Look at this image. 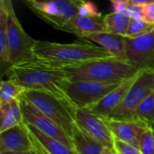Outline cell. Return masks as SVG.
Instances as JSON below:
<instances>
[{
    "label": "cell",
    "instance_id": "1",
    "mask_svg": "<svg viewBox=\"0 0 154 154\" xmlns=\"http://www.w3.org/2000/svg\"><path fill=\"white\" fill-rule=\"evenodd\" d=\"M7 74L25 90L46 92L68 100L66 91L70 80L64 68L34 58L11 66Z\"/></svg>",
    "mask_w": 154,
    "mask_h": 154
},
{
    "label": "cell",
    "instance_id": "2",
    "mask_svg": "<svg viewBox=\"0 0 154 154\" xmlns=\"http://www.w3.org/2000/svg\"><path fill=\"white\" fill-rule=\"evenodd\" d=\"M34 57L53 65L67 68L111 56L101 46L89 41L72 44H60L36 40L33 48Z\"/></svg>",
    "mask_w": 154,
    "mask_h": 154
},
{
    "label": "cell",
    "instance_id": "3",
    "mask_svg": "<svg viewBox=\"0 0 154 154\" xmlns=\"http://www.w3.org/2000/svg\"><path fill=\"white\" fill-rule=\"evenodd\" d=\"M70 82L96 81L106 83H122L140 71L126 60L116 57H107L93 60L80 65L64 68Z\"/></svg>",
    "mask_w": 154,
    "mask_h": 154
},
{
    "label": "cell",
    "instance_id": "4",
    "mask_svg": "<svg viewBox=\"0 0 154 154\" xmlns=\"http://www.w3.org/2000/svg\"><path fill=\"white\" fill-rule=\"evenodd\" d=\"M23 97L59 125L70 138L76 123L77 108L69 100L46 92L32 90H26Z\"/></svg>",
    "mask_w": 154,
    "mask_h": 154
},
{
    "label": "cell",
    "instance_id": "5",
    "mask_svg": "<svg viewBox=\"0 0 154 154\" xmlns=\"http://www.w3.org/2000/svg\"><path fill=\"white\" fill-rule=\"evenodd\" d=\"M153 92L154 68L141 70L121 103L106 118L120 121H134L136 109Z\"/></svg>",
    "mask_w": 154,
    "mask_h": 154
},
{
    "label": "cell",
    "instance_id": "6",
    "mask_svg": "<svg viewBox=\"0 0 154 154\" xmlns=\"http://www.w3.org/2000/svg\"><path fill=\"white\" fill-rule=\"evenodd\" d=\"M34 15L57 30H67L79 5L72 0H23Z\"/></svg>",
    "mask_w": 154,
    "mask_h": 154
},
{
    "label": "cell",
    "instance_id": "7",
    "mask_svg": "<svg viewBox=\"0 0 154 154\" xmlns=\"http://www.w3.org/2000/svg\"><path fill=\"white\" fill-rule=\"evenodd\" d=\"M120 84L96 81L69 82L66 94L68 100L77 109H88L99 103Z\"/></svg>",
    "mask_w": 154,
    "mask_h": 154
},
{
    "label": "cell",
    "instance_id": "8",
    "mask_svg": "<svg viewBox=\"0 0 154 154\" xmlns=\"http://www.w3.org/2000/svg\"><path fill=\"white\" fill-rule=\"evenodd\" d=\"M7 34L11 66L35 58L33 48L36 40L24 31L14 11L8 14Z\"/></svg>",
    "mask_w": 154,
    "mask_h": 154
},
{
    "label": "cell",
    "instance_id": "9",
    "mask_svg": "<svg viewBox=\"0 0 154 154\" xmlns=\"http://www.w3.org/2000/svg\"><path fill=\"white\" fill-rule=\"evenodd\" d=\"M20 104L23 116V123L26 125H31L43 134L73 149L69 136L53 121L44 115L23 96L20 98Z\"/></svg>",
    "mask_w": 154,
    "mask_h": 154
},
{
    "label": "cell",
    "instance_id": "10",
    "mask_svg": "<svg viewBox=\"0 0 154 154\" xmlns=\"http://www.w3.org/2000/svg\"><path fill=\"white\" fill-rule=\"evenodd\" d=\"M126 60L138 71L154 67V29L134 38L125 37Z\"/></svg>",
    "mask_w": 154,
    "mask_h": 154
},
{
    "label": "cell",
    "instance_id": "11",
    "mask_svg": "<svg viewBox=\"0 0 154 154\" xmlns=\"http://www.w3.org/2000/svg\"><path fill=\"white\" fill-rule=\"evenodd\" d=\"M76 123L98 141L105 148L114 151L116 139L105 118L92 113L88 109H77Z\"/></svg>",
    "mask_w": 154,
    "mask_h": 154
},
{
    "label": "cell",
    "instance_id": "12",
    "mask_svg": "<svg viewBox=\"0 0 154 154\" xmlns=\"http://www.w3.org/2000/svg\"><path fill=\"white\" fill-rule=\"evenodd\" d=\"M33 141L24 123L0 134V153L28 152H33Z\"/></svg>",
    "mask_w": 154,
    "mask_h": 154
},
{
    "label": "cell",
    "instance_id": "13",
    "mask_svg": "<svg viewBox=\"0 0 154 154\" xmlns=\"http://www.w3.org/2000/svg\"><path fill=\"white\" fill-rule=\"evenodd\" d=\"M111 133L116 140L138 147L141 136L150 128L144 123L139 121H120L105 118Z\"/></svg>",
    "mask_w": 154,
    "mask_h": 154
},
{
    "label": "cell",
    "instance_id": "14",
    "mask_svg": "<svg viewBox=\"0 0 154 154\" xmlns=\"http://www.w3.org/2000/svg\"><path fill=\"white\" fill-rule=\"evenodd\" d=\"M137 74L123 81L116 88L106 94L99 103L88 108V110L94 114H97L102 118H106L111 113V112L121 103L128 90L134 84Z\"/></svg>",
    "mask_w": 154,
    "mask_h": 154
},
{
    "label": "cell",
    "instance_id": "15",
    "mask_svg": "<svg viewBox=\"0 0 154 154\" xmlns=\"http://www.w3.org/2000/svg\"><path fill=\"white\" fill-rule=\"evenodd\" d=\"M83 41H90L99 44V46H101L111 56L122 60H126L125 36L109 32H103L89 34Z\"/></svg>",
    "mask_w": 154,
    "mask_h": 154
},
{
    "label": "cell",
    "instance_id": "16",
    "mask_svg": "<svg viewBox=\"0 0 154 154\" xmlns=\"http://www.w3.org/2000/svg\"><path fill=\"white\" fill-rule=\"evenodd\" d=\"M66 32L73 34L79 38L84 40L89 34L107 31L103 15L96 17H85L77 15L69 23Z\"/></svg>",
    "mask_w": 154,
    "mask_h": 154
},
{
    "label": "cell",
    "instance_id": "17",
    "mask_svg": "<svg viewBox=\"0 0 154 154\" xmlns=\"http://www.w3.org/2000/svg\"><path fill=\"white\" fill-rule=\"evenodd\" d=\"M73 149L79 154H103L105 147L77 123L70 136Z\"/></svg>",
    "mask_w": 154,
    "mask_h": 154
},
{
    "label": "cell",
    "instance_id": "18",
    "mask_svg": "<svg viewBox=\"0 0 154 154\" xmlns=\"http://www.w3.org/2000/svg\"><path fill=\"white\" fill-rule=\"evenodd\" d=\"M23 123L20 99L12 100L0 106V133Z\"/></svg>",
    "mask_w": 154,
    "mask_h": 154
},
{
    "label": "cell",
    "instance_id": "19",
    "mask_svg": "<svg viewBox=\"0 0 154 154\" xmlns=\"http://www.w3.org/2000/svg\"><path fill=\"white\" fill-rule=\"evenodd\" d=\"M8 15L0 9V73L1 75L7 74L11 68L10 56H9V44H8Z\"/></svg>",
    "mask_w": 154,
    "mask_h": 154
},
{
    "label": "cell",
    "instance_id": "20",
    "mask_svg": "<svg viewBox=\"0 0 154 154\" xmlns=\"http://www.w3.org/2000/svg\"><path fill=\"white\" fill-rule=\"evenodd\" d=\"M27 127L31 134L38 141L42 147L49 154H79L74 149L69 148L59 141H56L43 134L34 127L31 125H27Z\"/></svg>",
    "mask_w": 154,
    "mask_h": 154
},
{
    "label": "cell",
    "instance_id": "21",
    "mask_svg": "<svg viewBox=\"0 0 154 154\" xmlns=\"http://www.w3.org/2000/svg\"><path fill=\"white\" fill-rule=\"evenodd\" d=\"M104 21L107 32L125 36L130 23V18L127 15L112 12L104 15Z\"/></svg>",
    "mask_w": 154,
    "mask_h": 154
},
{
    "label": "cell",
    "instance_id": "22",
    "mask_svg": "<svg viewBox=\"0 0 154 154\" xmlns=\"http://www.w3.org/2000/svg\"><path fill=\"white\" fill-rule=\"evenodd\" d=\"M25 91L23 87L10 79L2 81L0 86V106L6 104L12 100L20 99Z\"/></svg>",
    "mask_w": 154,
    "mask_h": 154
},
{
    "label": "cell",
    "instance_id": "23",
    "mask_svg": "<svg viewBox=\"0 0 154 154\" xmlns=\"http://www.w3.org/2000/svg\"><path fill=\"white\" fill-rule=\"evenodd\" d=\"M134 121L146 123L150 127H154V92L150 94L136 109Z\"/></svg>",
    "mask_w": 154,
    "mask_h": 154
},
{
    "label": "cell",
    "instance_id": "24",
    "mask_svg": "<svg viewBox=\"0 0 154 154\" xmlns=\"http://www.w3.org/2000/svg\"><path fill=\"white\" fill-rule=\"evenodd\" d=\"M154 29V25L149 24L144 20H136V19H130V23L126 31L125 37L134 38L148 33Z\"/></svg>",
    "mask_w": 154,
    "mask_h": 154
},
{
    "label": "cell",
    "instance_id": "25",
    "mask_svg": "<svg viewBox=\"0 0 154 154\" xmlns=\"http://www.w3.org/2000/svg\"><path fill=\"white\" fill-rule=\"evenodd\" d=\"M138 148L143 154H154V130L152 127L141 136Z\"/></svg>",
    "mask_w": 154,
    "mask_h": 154
},
{
    "label": "cell",
    "instance_id": "26",
    "mask_svg": "<svg viewBox=\"0 0 154 154\" xmlns=\"http://www.w3.org/2000/svg\"><path fill=\"white\" fill-rule=\"evenodd\" d=\"M78 15L85 17H96L102 16V14L98 11L96 5L91 1H85L81 3L78 7Z\"/></svg>",
    "mask_w": 154,
    "mask_h": 154
},
{
    "label": "cell",
    "instance_id": "27",
    "mask_svg": "<svg viewBox=\"0 0 154 154\" xmlns=\"http://www.w3.org/2000/svg\"><path fill=\"white\" fill-rule=\"evenodd\" d=\"M114 151L116 154H143L138 147L116 140Z\"/></svg>",
    "mask_w": 154,
    "mask_h": 154
},
{
    "label": "cell",
    "instance_id": "28",
    "mask_svg": "<svg viewBox=\"0 0 154 154\" xmlns=\"http://www.w3.org/2000/svg\"><path fill=\"white\" fill-rule=\"evenodd\" d=\"M126 15L130 19L143 20L144 19V6L129 4L127 11H126Z\"/></svg>",
    "mask_w": 154,
    "mask_h": 154
},
{
    "label": "cell",
    "instance_id": "29",
    "mask_svg": "<svg viewBox=\"0 0 154 154\" xmlns=\"http://www.w3.org/2000/svg\"><path fill=\"white\" fill-rule=\"evenodd\" d=\"M144 21L154 25V3L144 5Z\"/></svg>",
    "mask_w": 154,
    "mask_h": 154
},
{
    "label": "cell",
    "instance_id": "30",
    "mask_svg": "<svg viewBox=\"0 0 154 154\" xmlns=\"http://www.w3.org/2000/svg\"><path fill=\"white\" fill-rule=\"evenodd\" d=\"M129 3H113L112 4V9L114 13L117 14H125L126 15V11L128 8Z\"/></svg>",
    "mask_w": 154,
    "mask_h": 154
},
{
    "label": "cell",
    "instance_id": "31",
    "mask_svg": "<svg viewBox=\"0 0 154 154\" xmlns=\"http://www.w3.org/2000/svg\"><path fill=\"white\" fill-rule=\"evenodd\" d=\"M0 9L5 10L7 13V15L14 11L13 7L12 0H0Z\"/></svg>",
    "mask_w": 154,
    "mask_h": 154
},
{
    "label": "cell",
    "instance_id": "32",
    "mask_svg": "<svg viewBox=\"0 0 154 154\" xmlns=\"http://www.w3.org/2000/svg\"><path fill=\"white\" fill-rule=\"evenodd\" d=\"M30 134H31V133H30ZM31 136H32V141H33V144H34V150H33V152L35 154H49L42 147V145L38 143V141L31 134Z\"/></svg>",
    "mask_w": 154,
    "mask_h": 154
},
{
    "label": "cell",
    "instance_id": "33",
    "mask_svg": "<svg viewBox=\"0 0 154 154\" xmlns=\"http://www.w3.org/2000/svg\"><path fill=\"white\" fill-rule=\"evenodd\" d=\"M154 0H129L130 5H147L150 4H153Z\"/></svg>",
    "mask_w": 154,
    "mask_h": 154
},
{
    "label": "cell",
    "instance_id": "34",
    "mask_svg": "<svg viewBox=\"0 0 154 154\" xmlns=\"http://www.w3.org/2000/svg\"><path fill=\"white\" fill-rule=\"evenodd\" d=\"M0 154H35L33 152H3Z\"/></svg>",
    "mask_w": 154,
    "mask_h": 154
},
{
    "label": "cell",
    "instance_id": "35",
    "mask_svg": "<svg viewBox=\"0 0 154 154\" xmlns=\"http://www.w3.org/2000/svg\"><path fill=\"white\" fill-rule=\"evenodd\" d=\"M103 154H116L114 151H112V150H110V149H107V148H105V150H104V152Z\"/></svg>",
    "mask_w": 154,
    "mask_h": 154
},
{
    "label": "cell",
    "instance_id": "36",
    "mask_svg": "<svg viewBox=\"0 0 154 154\" xmlns=\"http://www.w3.org/2000/svg\"><path fill=\"white\" fill-rule=\"evenodd\" d=\"M109 1H111L112 4L113 3H122V2H124V3H129V0H109Z\"/></svg>",
    "mask_w": 154,
    "mask_h": 154
},
{
    "label": "cell",
    "instance_id": "37",
    "mask_svg": "<svg viewBox=\"0 0 154 154\" xmlns=\"http://www.w3.org/2000/svg\"><path fill=\"white\" fill-rule=\"evenodd\" d=\"M77 4H79V5H80L81 3H83V2H85V1H87V0H74Z\"/></svg>",
    "mask_w": 154,
    "mask_h": 154
},
{
    "label": "cell",
    "instance_id": "38",
    "mask_svg": "<svg viewBox=\"0 0 154 154\" xmlns=\"http://www.w3.org/2000/svg\"><path fill=\"white\" fill-rule=\"evenodd\" d=\"M72 1H74V0H72ZM74 2H75V1H74ZM75 3H76V2H75ZM78 5H79V4H78Z\"/></svg>",
    "mask_w": 154,
    "mask_h": 154
},
{
    "label": "cell",
    "instance_id": "39",
    "mask_svg": "<svg viewBox=\"0 0 154 154\" xmlns=\"http://www.w3.org/2000/svg\"><path fill=\"white\" fill-rule=\"evenodd\" d=\"M152 129H154V127H153V128H152Z\"/></svg>",
    "mask_w": 154,
    "mask_h": 154
},
{
    "label": "cell",
    "instance_id": "40",
    "mask_svg": "<svg viewBox=\"0 0 154 154\" xmlns=\"http://www.w3.org/2000/svg\"><path fill=\"white\" fill-rule=\"evenodd\" d=\"M153 130H154V129H153Z\"/></svg>",
    "mask_w": 154,
    "mask_h": 154
},
{
    "label": "cell",
    "instance_id": "41",
    "mask_svg": "<svg viewBox=\"0 0 154 154\" xmlns=\"http://www.w3.org/2000/svg\"><path fill=\"white\" fill-rule=\"evenodd\" d=\"M153 68H154V67H153Z\"/></svg>",
    "mask_w": 154,
    "mask_h": 154
}]
</instances>
